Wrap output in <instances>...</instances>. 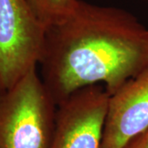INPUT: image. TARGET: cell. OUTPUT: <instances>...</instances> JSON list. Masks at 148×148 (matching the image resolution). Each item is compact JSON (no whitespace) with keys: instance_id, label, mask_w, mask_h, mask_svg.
I'll list each match as a JSON object with an SVG mask.
<instances>
[{"instance_id":"6","label":"cell","mask_w":148,"mask_h":148,"mask_svg":"<svg viewBox=\"0 0 148 148\" xmlns=\"http://www.w3.org/2000/svg\"><path fill=\"white\" fill-rule=\"evenodd\" d=\"M35 15L47 29L62 21L77 4L78 0H27Z\"/></svg>"},{"instance_id":"2","label":"cell","mask_w":148,"mask_h":148,"mask_svg":"<svg viewBox=\"0 0 148 148\" xmlns=\"http://www.w3.org/2000/svg\"><path fill=\"white\" fill-rule=\"evenodd\" d=\"M57 105L36 69L0 92V148H49Z\"/></svg>"},{"instance_id":"3","label":"cell","mask_w":148,"mask_h":148,"mask_svg":"<svg viewBox=\"0 0 148 148\" xmlns=\"http://www.w3.org/2000/svg\"><path fill=\"white\" fill-rule=\"evenodd\" d=\"M45 37L46 27L27 0H0V92L36 69Z\"/></svg>"},{"instance_id":"7","label":"cell","mask_w":148,"mask_h":148,"mask_svg":"<svg viewBox=\"0 0 148 148\" xmlns=\"http://www.w3.org/2000/svg\"><path fill=\"white\" fill-rule=\"evenodd\" d=\"M123 148H148V129L131 140Z\"/></svg>"},{"instance_id":"4","label":"cell","mask_w":148,"mask_h":148,"mask_svg":"<svg viewBox=\"0 0 148 148\" xmlns=\"http://www.w3.org/2000/svg\"><path fill=\"white\" fill-rule=\"evenodd\" d=\"M109 97L102 85H93L58 105L49 148L102 147Z\"/></svg>"},{"instance_id":"1","label":"cell","mask_w":148,"mask_h":148,"mask_svg":"<svg viewBox=\"0 0 148 148\" xmlns=\"http://www.w3.org/2000/svg\"><path fill=\"white\" fill-rule=\"evenodd\" d=\"M39 65L57 106L93 85L111 95L148 66V29L123 9L78 0L69 16L46 29Z\"/></svg>"},{"instance_id":"5","label":"cell","mask_w":148,"mask_h":148,"mask_svg":"<svg viewBox=\"0 0 148 148\" xmlns=\"http://www.w3.org/2000/svg\"><path fill=\"white\" fill-rule=\"evenodd\" d=\"M147 129L148 66L110 95L101 148H123Z\"/></svg>"}]
</instances>
